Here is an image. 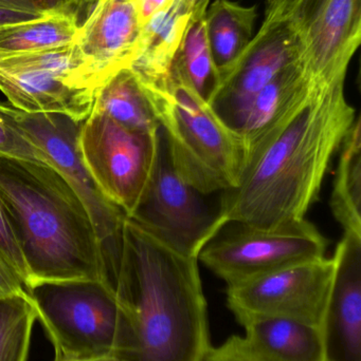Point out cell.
Returning a JSON list of instances; mask_svg holds the SVG:
<instances>
[{"instance_id": "1", "label": "cell", "mask_w": 361, "mask_h": 361, "mask_svg": "<svg viewBox=\"0 0 361 361\" xmlns=\"http://www.w3.org/2000/svg\"><path fill=\"white\" fill-rule=\"evenodd\" d=\"M355 118L345 82L313 89L250 159L239 185L223 191L218 216L225 225L271 229L305 219Z\"/></svg>"}, {"instance_id": "2", "label": "cell", "mask_w": 361, "mask_h": 361, "mask_svg": "<svg viewBox=\"0 0 361 361\" xmlns=\"http://www.w3.org/2000/svg\"><path fill=\"white\" fill-rule=\"evenodd\" d=\"M112 290L133 318L131 361H201L211 347L199 259L129 218Z\"/></svg>"}, {"instance_id": "3", "label": "cell", "mask_w": 361, "mask_h": 361, "mask_svg": "<svg viewBox=\"0 0 361 361\" xmlns=\"http://www.w3.org/2000/svg\"><path fill=\"white\" fill-rule=\"evenodd\" d=\"M0 197L29 271L28 286L66 280L105 283L103 252L90 216L52 166L0 156Z\"/></svg>"}, {"instance_id": "4", "label": "cell", "mask_w": 361, "mask_h": 361, "mask_svg": "<svg viewBox=\"0 0 361 361\" xmlns=\"http://www.w3.org/2000/svg\"><path fill=\"white\" fill-rule=\"evenodd\" d=\"M142 82L178 175L203 195L237 187L244 171L241 140L191 86L175 61L162 82Z\"/></svg>"}, {"instance_id": "5", "label": "cell", "mask_w": 361, "mask_h": 361, "mask_svg": "<svg viewBox=\"0 0 361 361\" xmlns=\"http://www.w3.org/2000/svg\"><path fill=\"white\" fill-rule=\"evenodd\" d=\"M25 290L54 345V361L103 356L131 361L133 318L104 282L37 281Z\"/></svg>"}, {"instance_id": "6", "label": "cell", "mask_w": 361, "mask_h": 361, "mask_svg": "<svg viewBox=\"0 0 361 361\" xmlns=\"http://www.w3.org/2000/svg\"><path fill=\"white\" fill-rule=\"evenodd\" d=\"M201 250V261L227 286L326 256L329 241L315 225L303 219L277 228L231 223Z\"/></svg>"}, {"instance_id": "7", "label": "cell", "mask_w": 361, "mask_h": 361, "mask_svg": "<svg viewBox=\"0 0 361 361\" xmlns=\"http://www.w3.org/2000/svg\"><path fill=\"white\" fill-rule=\"evenodd\" d=\"M78 144L81 158L100 190L129 218L152 180L158 131L133 130L93 110L81 124Z\"/></svg>"}, {"instance_id": "8", "label": "cell", "mask_w": 361, "mask_h": 361, "mask_svg": "<svg viewBox=\"0 0 361 361\" xmlns=\"http://www.w3.org/2000/svg\"><path fill=\"white\" fill-rule=\"evenodd\" d=\"M0 91L25 114H57L83 122L97 89L85 76L73 46L0 55Z\"/></svg>"}, {"instance_id": "9", "label": "cell", "mask_w": 361, "mask_h": 361, "mask_svg": "<svg viewBox=\"0 0 361 361\" xmlns=\"http://www.w3.org/2000/svg\"><path fill=\"white\" fill-rule=\"evenodd\" d=\"M201 195L174 169L159 127L152 180L129 219L175 252L199 259L203 246L226 226L218 212H212Z\"/></svg>"}, {"instance_id": "10", "label": "cell", "mask_w": 361, "mask_h": 361, "mask_svg": "<svg viewBox=\"0 0 361 361\" xmlns=\"http://www.w3.org/2000/svg\"><path fill=\"white\" fill-rule=\"evenodd\" d=\"M15 121L45 160L64 178L84 203L103 252L105 271L120 257L122 229L127 216L100 190L78 150L82 122L57 114H25L12 106Z\"/></svg>"}, {"instance_id": "11", "label": "cell", "mask_w": 361, "mask_h": 361, "mask_svg": "<svg viewBox=\"0 0 361 361\" xmlns=\"http://www.w3.org/2000/svg\"><path fill=\"white\" fill-rule=\"evenodd\" d=\"M333 258L313 259L227 286V303L239 322L286 318L321 326L334 281Z\"/></svg>"}, {"instance_id": "12", "label": "cell", "mask_w": 361, "mask_h": 361, "mask_svg": "<svg viewBox=\"0 0 361 361\" xmlns=\"http://www.w3.org/2000/svg\"><path fill=\"white\" fill-rule=\"evenodd\" d=\"M300 44V33L290 19L263 23L209 99L229 128L239 131L256 95L297 59Z\"/></svg>"}, {"instance_id": "13", "label": "cell", "mask_w": 361, "mask_h": 361, "mask_svg": "<svg viewBox=\"0 0 361 361\" xmlns=\"http://www.w3.org/2000/svg\"><path fill=\"white\" fill-rule=\"evenodd\" d=\"M141 30L137 0H97L72 42L85 76L97 90L110 75L131 65Z\"/></svg>"}, {"instance_id": "14", "label": "cell", "mask_w": 361, "mask_h": 361, "mask_svg": "<svg viewBox=\"0 0 361 361\" xmlns=\"http://www.w3.org/2000/svg\"><path fill=\"white\" fill-rule=\"evenodd\" d=\"M360 42V0H329L301 36L298 61L312 88L345 82Z\"/></svg>"}, {"instance_id": "15", "label": "cell", "mask_w": 361, "mask_h": 361, "mask_svg": "<svg viewBox=\"0 0 361 361\" xmlns=\"http://www.w3.org/2000/svg\"><path fill=\"white\" fill-rule=\"evenodd\" d=\"M322 319L326 361H361V235L343 233Z\"/></svg>"}, {"instance_id": "16", "label": "cell", "mask_w": 361, "mask_h": 361, "mask_svg": "<svg viewBox=\"0 0 361 361\" xmlns=\"http://www.w3.org/2000/svg\"><path fill=\"white\" fill-rule=\"evenodd\" d=\"M312 91L297 56L256 95L237 133L243 146L244 169L263 144L307 102Z\"/></svg>"}, {"instance_id": "17", "label": "cell", "mask_w": 361, "mask_h": 361, "mask_svg": "<svg viewBox=\"0 0 361 361\" xmlns=\"http://www.w3.org/2000/svg\"><path fill=\"white\" fill-rule=\"evenodd\" d=\"M244 349L254 361H326L320 326L286 318L242 322Z\"/></svg>"}, {"instance_id": "18", "label": "cell", "mask_w": 361, "mask_h": 361, "mask_svg": "<svg viewBox=\"0 0 361 361\" xmlns=\"http://www.w3.org/2000/svg\"><path fill=\"white\" fill-rule=\"evenodd\" d=\"M191 20L192 12L186 0H174L142 27L131 67L143 82L154 84L169 76Z\"/></svg>"}, {"instance_id": "19", "label": "cell", "mask_w": 361, "mask_h": 361, "mask_svg": "<svg viewBox=\"0 0 361 361\" xmlns=\"http://www.w3.org/2000/svg\"><path fill=\"white\" fill-rule=\"evenodd\" d=\"M256 19V6H244L231 0H216L208 6L206 31L220 80L230 71L251 42Z\"/></svg>"}, {"instance_id": "20", "label": "cell", "mask_w": 361, "mask_h": 361, "mask_svg": "<svg viewBox=\"0 0 361 361\" xmlns=\"http://www.w3.org/2000/svg\"><path fill=\"white\" fill-rule=\"evenodd\" d=\"M93 110L133 130L156 133L159 129L146 87L131 66L110 75L97 88Z\"/></svg>"}, {"instance_id": "21", "label": "cell", "mask_w": 361, "mask_h": 361, "mask_svg": "<svg viewBox=\"0 0 361 361\" xmlns=\"http://www.w3.org/2000/svg\"><path fill=\"white\" fill-rule=\"evenodd\" d=\"M78 20L68 4L40 18L0 27V55L63 48L73 42Z\"/></svg>"}, {"instance_id": "22", "label": "cell", "mask_w": 361, "mask_h": 361, "mask_svg": "<svg viewBox=\"0 0 361 361\" xmlns=\"http://www.w3.org/2000/svg\"><path fill=\"white\" fill-rule=\"evenodd\" d=\"M331 208L343 233L361 235V129L356 116L341 145Z\"/></svg>"}, {"instance_id": "23", "label": "cell", "mask_w": 361, "mask_h": 361, "mask_svg": "<svg viewBox=\"0 0 361 361\" xmlns=\"http://www.w3.org/2000/svg\"><path fill=\"white\" fill-rule=\"evenodd\" d=\"M205 16L191 20L174 61L191 86L209 103L220 76L208 42Z\"/></svg>"}, {"instance_id": "24", "label": "cell", "mask_w": 361, "mask_h": 361, "mask_svg": "<svg viewBox=\"0 0 361 361\" xmlns=\"http://www.w3.org/2000/svg\"><path fill=\"white\" fill-rule=\"evenodd\" d=\"M35 307L28 293L0 297V361H27Z\"/></svg>"}, {"instance_id": "25", "label": "cell", "mask_w": 361, "mask_h": 361, "mask_svg": "<svg viewBox=\"0 0 361 361\" xmlns=\"http://www.w3.org/2000/svg\"><path fill=\"white\" fill-rule=\"evenodd\" d=\"M0 156L48 164L37 146L19 127L11 104L0 102ZM49 165V164H48Z\"/></svg>"}, {"instance_id": "26", "label": "cell", "mask_w": 361, "mask_h": 361, "mask_svg": "<svg viewBox=\"0 0 361 361\" xmlns=\"http://www.w3.org/2000/svg\"><path fill=\"white\" fill-rule=\"evenodd\" d=\"M0 254L6 259L8 265L14 269L15 273L18 275L27 288L30 282L29 271L1 197H0Z\"/></svg>"}, {"instance_id": "27", "label": "cell", "mask_w": 361, "mask_h": 361, "mask_svg": "<svg viewBox=\"0 0 361 361\" xmlns=\"http://www.w3.org/2000/svg\"><path fill=\"white\" fill-rule=\"evenodd\" d=\"M201 361H254L244 349L242 338L232 336L220 347L208 350Z\"/></svg>"}, {"instance_id": "28", "label": "cell", "mask_w": 361, "mask_h": 361, "mask_svg": "<svg viewBox=\"0 0 361 361\" xmlns=\"http://www.w3.org/2000/svg\"><path fill=\"white\" fill-rule=\"evenodd\" d=\"M328 1L329 0H299L288 19L292 21L301 36L315 20Z\"/></svg>"}, {"instance_id": "29", "label": "cell", "mask_w": 361, "mask_h": 361, "mask_svg": "<svg viewBox=\"0 0 361 361\" xmlns=\"http://www.w3.org/2000/svg\"><path fill=\"white\" fill-rule=\"evenodd\" d=\"M25 293H27L25 284L0 254V297L14 296Z\"/></svg>"}, {"instance_id": "30", "label": "cell", "mask_w": 361, "mask_h": 361, "mask_svg": "<svg viewBox=\"0 0 361 361\" xmlns=\"http://www.w3.org/2000/svg\"><path fill=\"white\" fill-rule=\"evenodd\" d=\"M299 0H271L267 2L265 18L263 23L285 20L290 18Z\"/></svg>"}, {"instance_id": "31", "label": "cell", "mask_w": 361, "mask_h": 361, "mask_svg": "<svg viewBox=\"0 0 361 361\" xmlns=\"http://www.w3.org/2000/svg\"><path fill=\"white\" fill-rule=\"evenodd\" d=\"M174 0H137L138 16L143 27L159 11L169 6Z\"/></svg>"}, {"instance_id": "32", "label": "cell", "mask_w": 361, "mask_h": 361, "mask_svg": "<svg viewBox=\"0 0 361 361\" xmlns=\"http://www.w3.org/2000/svg\"><path fill=\"white\" fill-rule=\"evenodd\" d=\"M47 14V13H46ZM46 14H31V13L20 12V11L10 10L0 6V27L10 23H20V21L32 20L40 18Z\"/></svg>"}, {"instance_id": "33", "label": "cell", "mask_w": 361, "mask_h": 361, "mask_svg": "<svg viewBox=\"0 0 361 361\" xmlns=\"http://www.w3.org/2000/svg\"><path fill=\"white\" fill-rule=\"evenodd\" d=\"M0 6L31 14H46V12L40 10L35 0H0Z\"/></svg>"}, {"instance_id": "34", "label": "cell", "mask_w": 361, "mask_h": 361, "mask_svg": "<svg viewBox=\"0 0 361 361\" xmlns=\"http://www.w3.org/2000/svg\"><path fill=\"white\" fill-rule=\"evenodd\" d=\"M97 2V0H67L68 6L76 13L80 25L89 16Z\"/></svg>"}, {"instance_id": "35", "label": "cell", "mask_w": 361, "mask_h": 361, "mask_svg": "<svg viewBox=\"0 0 361 361\" xmlns=\"http://www.w3.org/2000/svg\"><path fill=\"white\" fill-rule=\"evenodd\" d=\"M211 0H186L187 4L192 12V19L205 16Z\"/></svg>"}, {"instance_id": "36", "label": "cell", "mask_w": 361, "mask_h": 361, "mask_svg": "<svg viewBox=\"0 0 361 361\" xmlns=\"http://www.w3.org/2000/svg\"><path fill=\"white\" fill-rule=\"evenodd\" d=\"M40 10L46 13L61 10L67 4V0H35Z\"/></svg>"}, {"instance_id": "37", "label": "cell", "mask_w": 361, "mask_h": 361, "mask_svg": "<svg viewBox=\"0 0 361 361\" xmlns=\"http://www.w3.org/2000/svg\"><path fill=\"white\" fill-rule=\"evenodd\" d=\"M67 361H127L120 356H103V357L83 358V360H74Z\"/></svg>"}, {"instance_id": "38", "label": "cell", "mask_w": 361, "mask_h": 361, "mask_svg": "<svg viewBox=\"0 0 361 361\" xmlns=\"http://www.w3.org/2000/svg\"><path fill=\"white\" fill-rule=\"evenodd\" d=\"M271 1V0H267V2Z\"/></svg>"}]
</instances>
